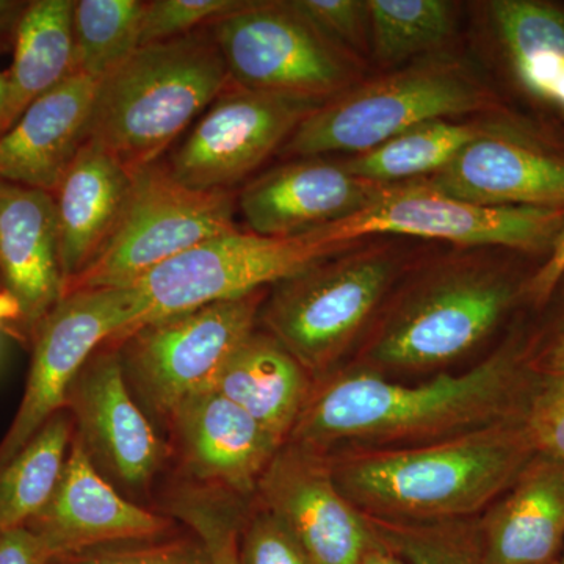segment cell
<instances>
[{
    "instance_id": "52a82bcc",
    "label": "cell",
    "mask_w": 564,
    "mask_h": 564,
    "mask_svg": "<svg viewBox=\"0 0 564 564\" xmlns=\"http://www.w3.org/2000/svg\"><path fill=\"white\" fill-rule=\"evenodd\" d=\"M231 191H198L174 180L161 161L133 173L128 206L96 261L66 293L124 288L162 263L217 237L239 231Z\"/></svg>"
},
{
    "instance_id": "2e32d148",
    "label": "cell",
    "mask_w": 564,
    "mask_h": 564,
    "mask_svg": "<svg viewBox=\"0 0 564 564\" xmlns=\"http://www.w3.org/2000/svg\"><path fill=\"white\" fill-rule=\"evenodd\" d=\"M256 499L288 527L311 564H359L375 541L366 516L337 488L328 458L306 448L282 445Z\"/></svg>"
},
{
    "instance_id": "ab89813d",
    "label": "cell",
    "mask_w": 564,
    "mask_h": 564,
    "mask_svg": "<svg viewBox=\"0 0 564 564\" xmlns=\"http://www.w3.org/2000/svg\"><path fill=\"white\" fill-rule=\"evenodd\" d=\"M46 544L28 527L0 533V564H51Z\"/></svg>"
},
{
    "instance_id": "7c38bea8",
    "label": "cell",
    "mask_w": 564,
    "mask_h": 564,
    "mask_svg": "<svg viewBox=\"0 0 564 564\" xmlns=\"http://www.w3.org/2000/svg\"><path fill=\"white\" fill-rule=\"evenodd\" d=\"M356 243H326L314 231L267 237L239 229L217 237L162 263L135 282L148 303L141 325L204 304L265 291L267 285L273 288Z\"/></svg>"
},
{
    "instance_id": "30bf717a",
    "label": "cell",
    "mask_w": 564,
    "mask_h": 564,
    "mask_svg": "<svg viewBox=\"0 0 564 564\" xmlns=\"http://www.w3.org/2000/svg\"><path fill=\"white\" fill-rule=\"evenodd\" d=\"M563 226L564 210L477 206L410 181L383 185L366 209L313 231L332 245L397 234L463 248H500L543 262Z\"/></svg>"
},
{
    "instance_id": "f6af8a7d",
    "label": "cell",
    "mask_w": 564,
    "mask_h": 564,
    "mask_svg": "<svg viewBox=\"0 0 564 564\" xmlns=\"http://www.w3.org/2000/svg\"><path fill=\"white\" fill-rule=\"evenodd\" d=\"M556 564H564V551H563L562 556H560L558 562H556Z\"/></svg>"
},
{
    "instance_id": "603a6c76",
    "label": "cell",
    "mask_w": 564,
    "mask_h": 564,
    "mask_svg": "<svg viewBox=\"0 0 564 564\" xmlns=\"http://www.w3.org/2000/svg\"><path fill=\"white\" fill-rule=\"evenodd\" d=\"M133 184L129 172L90 139L54 193L65 292L101 254L120 225Z\"/></svg>"
},
{
    "instance_id": "d6a6232c",
    "label": "cell",
    "mask_w": 564,
    "mask_h": 564,
    "mask_svg": "<svg viewBox=\"0 0 564 564\" xmlns=\"http://www.w3.org/2000/svg\"><path fill=\"white\" fill-rule=\"evenodd\" d=\"M51 564H214L196 534L170 532L154 538L118 541L57 556Z\"/></svg>"
},
{
    "instance_id": "f546056e",
    "label": "cell",
    "mask_w": 564,
    "mask_h": 564,
    "mask_svg": "<svg viewBox=\"0 0 564 564\" xmlns=\"http://www.w3.org/2000/svg\"><path fill=\"white\" fill-rule=\"evenodd\" d=\"M147 2L141 0H74L73 73L96 82L141 46V22Z\"/></svg>"
},
{
    "instance_id": "ac0fdd59",
    "label": "cell",
    "mask_w": 564,
    "mask_h": 564,
    "mask_svg": "<svg viewBox=\"0 0 564 564\" xmlns=\"http://www.w3.org/2000/svg\"><path fill=\"white\" fill-rule=\"evenodd\" d=\"M54 558L118 541L173 532L170 516L128 499L91 463L74 437L51 499L28 525Z\"/></svg>"
},
{
    "instance_id": "8d00e7d4",
    "label": "cell",
    "mask_w": 564,
    "mask_h": 564,
    "mask_svg": "<svg viewBox=\"0 0 564 564\" xmlns=\"http://www.w3.org/2000/svg\"><path fill=\"white\" fill-rule=\"evenodd\" d=\"M522 421L538 454L564 463V375L534 378Z\"/></svg>"
},
{
    "instance_id": "1f68e13d",
    "label": "cell",
    "mask_w": 564,
    "mask_h": 564,
    "mask_svg": "<svg viewBox=\"0 0 564 564\" xmlns=\"http://www.w3.org/2000/svg\"><path fill=\"white\" fill-rule=\"evenodd\" d=\"M169 516L184 522L209 549L214 564H239L243 502L225 494L181 488L169 499Z\"/></svg>"
},
{
    "instance_id": "4fadbf2b",
    "label": "cell",
    "mask_w": 564,
    "mask_h": 564,
    "mask_svg": "<svg viewBox=\"0 0 564 564\" xmlns=\"http://www.w3.org/2000/svg\"><path fill=\"white\" fill-rule=\"evenodd\" d=\"M325 102L248 90L229 82L166 166L187 187L232 192Z\"/></svg>"
},
{
    "instance_id": "ffe728a7",
    "label": "cell",
    "mask_w": 564,
    "mask_h": 564,
    "mask_svg": "<svg viewBox=\"0 0 564 564\" xmlns=\"http://www.w3.org/2000/svg\"><path fill=\"white\" fill-rule=\"evenodd\" d=\"M0 280L20 306L22 334H33L65 296L54 195L0 180Z\"/></svg>"
},
{
    "instance_id": "6da1fadb",
    "label": "cell",
    "mask_w": 564,
    "mask_h": 564,
    "mask_svg": "<svg viewBox=\"0 0 564 564\" xmlns=\"http://www.w3.org/2000/svg\"><path fill=\"white\" fill-rule=\"evenodd\" d=\"M524 329L474 369L403 384L366 367L333 370L313 391L285 443L321 455L432 444L521 415L536 375Z\"/></svg>"
},
{
    "instance_id": "44dd1931",
    "label": "cell",
    "mask_w": 564,
    "mask_h": 564,
    "mask_svg": "<svg viewBox=\"0 0 564 564\" xmlns=\"http://www.w3.org/2000/svg\"><path fill=\"white\" fill-rule=\"evenodd\" d=\"M99 82L73 73L0 135V180L54 195L88 139Z\"/></svg>"
},
{
    "instance_id": "5bb4252c",
    "label": "cell",
    "mask_w": 564,
    "mask_h": 564,
    "mask_svg": "<svg viewBox=\"0 0 564 564\" xmlns=\"http://www.w3.org/2000/svg\"><path fill=\"white\" fill-rule=\"evenodd\" d=\"M65 408L74 437L96 469L133 502L147 496L170 448L129 389L117 345L93 352L70 384Z\"/></svg>"
},
{
    "instance_id": "d590c367",
    "label": "cell",
    "mask_w": 564,
    "mask_h": 564,
    "mask_svg": "<svg viewBox=\"0 0 564 564\" xmlns=\"http://www.w3.org/2000/svg\"><path fill=\"white\" fill-rule=\"evenodd\" d=\"M243 519L239 534V564H311L288 527L262 505Z\"/></svg>"
},
{
    "instance_id": "5b68a950",
    "label": "cell",
    "mask_w": 564,
    "mask_h": 564,
    "mask_svg": "<svg viewBox=\"0 0 564 564\" xmlns=\"http://www.w3.org/2000/svg\"><path fill=\"white\" fill-rule=\"evenodd\" d=\"M473 113L516 117L469 63L443 52L328 99L296 128L280 154H359L423 122Z\"/></svg>"
},
{
    "instance_id": "83f0119b",
    "label": "cell",
    "mask_w": 564,
    "mask_h": 564,
    "mask_svg": "<svg viewBox=\"0 0 564 564\" xmlns=\"http://www.w3.org/2000/svg\"><path fill=\"white\" fill-rule=\"evenodd\" d=\"M73 434V421L63 408L0 467V533L28 525L43 510L65 467Z\"/></svg>"
},
{
    "instance_id": "cb8c5ba5",
    "label": "cell",
    "mask_w": 564,
    "mask_h": 564,
    "mask_svg": "<svg viewBox=\"0 0 564 564\" xmlns=\"http://www.w3.org/2000/svg\"><path fill=\"white\" fill-rule=\"evenodd\" d=\"M488 17L516 88L563 120L564 3L494 0Z\"/></svg>"
},
{
    "instance_id": "484cf974",
    "label": "cell",
    "mask_w": 564,
    "mask_h": 564,
    "mask_svg": "<svg viewBox=\"0 0 564 564\" xmlns=\"http://www.w3.org/2000/svg\"><path fill=\"white\" fill-rule=\"evenodd\" d=\"M73 11L74 0H35L22 11L14 29L0 135L9 132L36 99L73 74Z\"/></svg>"
},
{
    "instance_id": "7a4b0ae2",
    "label": "cell",
    "mask_w": 564,
    "mask_h": 564,
    "mask_svg": "<svg viewBox=\"0 0 564 564\" xmlns=\"http://www.w3.org/2000/svg\"><path fill=\"white\" fill-rule=\"evenodd\" d=\"M536 454L521 414L432 444L325 456L366 518L436 524L485 513Z\"/></svg>"
},
{
    "instance_id": "e0dca14e",
    "label": "cell",
    "mask_w": 564,
    "mask_h": 564,
    "mask_svg": "<svg viewBox=\"0 0 564 564\" xmlns=\"http://www.w3.org/2000/svg\"><path fill=\"white\" fill-rule=\"evenodd\" d=\"M188 486L236 499L256 497L284 443L215 389L193 393L165 422Z\"/></svg>"
},
{
    "instance_id": "d4e9b609",
    "label": "cell",
    "mask_w": 564,
    "mask_h": 564,
    "mask_svg": "<svg viewBox=\"0 0 564 564\" xmlns=\"http://www.w3.org/2000/svg\"><path fill=\"white\" fill-rule=\"evenodd\" d=\"M314 378L269 333L254 329L229 356L210 389L231 400L285 444Z\"/></svg>"
},
{
    "instance_id": "4316f807",
    "label": "cell",
    "mask_w": 564,
    "mask_h": 564,
    "mask_svg": "<svg viewBox=\"0 0 564 564\" xmlns=\"http://www.w3.org/2000/svg\"><path fill=\"white\" fill-rule=\"evenodd\" d=\"M500 121L489 124L452 120L423 122L378 144L373 150L340 159V162L352 176L375 184L392 185L422 180L443 170L466 144L491 131Z\"/></svg>"
},
{
    "instance_id": "ee69618b",
    "label": "cell",
    "mask_w": 564,
    "mask_h": 564,
    "mask_svg": "<svg viewBox=\"0 0 564 564\" xmlns=\"http://www.w3.org/2000/svg\"><path fill=\"white\" fill-rule=\"evenodd\" d=\"M7 90H9V85H7V77L0 74V111H2L3 106H6Z\"/></svg>"
},
{
    "instance_id": "60d3db41",
    "label": "cell",
    "mask_w": 564,
    "mask_h": 564,
    "mask_svg": "<svg viewBox=\"0 0 564 564\" xmlns=\"http://www.w3.org/2000/svg\"><path fill=\"white\" fill-rule=\"evenodd\" d=\"M359 564H408L404 562L402 556L393 552L391 547H388L383 541L378 540L375 534V541L367 549L366 554L362 555Z\"/></svg>"
},
{
    "instance_id": "b9f144b4",
    "label": "cell",
    "mask_w": 564,
    "mask_h": 564,
    "mask_svg": "<svg viewBox=\"0 0 564 564\" xmlns=\"http://www.w3.org/2000/svg\"><path fill=\"white\" fill-rule=\"evenodd\" d=\"M25 7L13 0H0V36L9 32L20 21Z\"/></svg>"
},
{
    "instance_id": "f35d334b",
    "label": "cell",
    "mask_w": 564,
    "mask_h": 564,
    "mask_svg": "<svg viewBox=\"0 0 564 564\" xmlns=\"http://www.w3.org/2000/svg\"><path fill=\"white\" fill-rule=\"evenodd\" d=\"M564 273V226L556 237L554 247L540 265L534 269L532 276L527 282L525 303L532 310L538 311L551 296L556 282Z\"/></svg>"
},
{
    "instance_id": "836d02e7",
    "label": "cell",
    "mask_w": 564,
    "mask_h": 564,
    "mask_svg": "<svg viewBox=\"0 0 564 564\" xmlns=\"http://www.w3.org/2000/svg\"><path fill=\"white\" fill-rule=\"evenodd\" d=\"M248 0H151L141 22V46L181 39L199 25L242 9Z\"/></svg>"
},
{
    "instance_id": "3957f363",
    "label": "cell",
    "mask_w": 564,
    "mask_h": 564,
    "mask_svg": "<svg viewBox=\"0 0 564 564\" xmlns=\"http://www.w3.org/2000/svg\"><path fill=\"white\" fill-rule=\"evenodd\" d=\"M533 272L485 251L430 263L375 323L361 367L383 375L451 366L485 344L525 303Z\"/></svg>"
},
{
    "instance_id": "9a60e30c",
    "label": "cell",
    "mask_w": 564,
    "mask_h": 564,
    "mask_svg": "<svg viewBox=\"0 0 564 564\" xmlns=\"http://www.w3.org/2000/svg\"><path fill=\"white\" fill-rule=\"evenodd\" d=\"M417 181L477 206L564 210V143L525 118L500 121Z\"/></svg>"
},
{
    "instance_id": "e575fe53",
    "label": "cell",
    "mask_w": 564,
    "mask_h": 564,
    "mask_svg": "<svg viewBox=\"0 0 564 564\" xmlns=\"http://www.w3.org/2000/svg\"><path fill=\"white\" fill-rule=\"evenodd\" d=\"M293 7L345 52L364 61L370 55L367 0H292Z\"/></svg>"
},
{
    "instance_id": "8fae6325",
    "label": "cell",
    "mask_w": 564,
    "mask_h": 564,
    "mask_svg": "<svg viewBox=\"0 0 564 564\" xmlns=\"http://www.w3.org/2000/svg\"><path fill=\"white\" fill-rule=\"evenodd\" d=\"M148 303L137 284L66 293L32 337V364L20 408L0 441V467L20 454L65 408L70 384L93 352L139 328Z\"/></svg>"
},
{
    "instance_id": "9c48e42d",
    "label": "cell",
    "mask_w": 564,
    "mask_h": 564,
    "mask_svg": "<svg viewBox=\"0 0 564 564\" xmlns=\"http://www.w3.org/2000/svg\"><path fill=\"white\" fill-rule=\"evenodd\" d=\"M229 82L328 101L361 80L362 62L333 43L292 0L251 2L212 22Z\"/></svg>"
},
{
    "instance_id": "8992f818",
    "label": "cell",
    "mask_w": 564,
    "mask_h": 564,
    "mask_svg": "<svg viewBox=\"0 0 564 564\" xmlns=\"http://www.w3.org/2000/svg\"><path fill=\"white\" fill-rule=\"evenodd\" d=\"M400 270L402 258L392 248L358 242L274 284L259 322L318 380L377 321Z\"/></svg>"
},
{
    "instance_id": "7bdbcfd3",
    "label": "cell",
    "mask_w": 564,
    "mask_h": 564,
    "mask_svg": "<svg viewBox=\"0 0 564 564\" xmlns=\"http://www.w3.org/2000/svg\"><path fill=\"white\" fill-rule=\"evenodd\" d=\"M20 318V306L14 302L13 296L6 291H0V323L18 322Z\"/></svg>"
},
{
    "instance_id": "7dc6e473",
    "label": "cell",
    "mask_w": 564,
    "mask_h": 564,
    "mask_svg": "<svg viewBox=\"0 0 564 564\" xmlns=\"http://www.w3.org/2000/svg\"><path fill=\"white\" fill-rule=\"evenodd\" d=\"M551 564H556V563H551Z\"/></svg>"
},
{
    "instance_id": "7402d4cb",
    "label": "cell",
    "mask_w": 564,
    "mask_h": 564,
    "mask_svg": "<svg viewBox=\"0 0 564 564\" xmlns=\"http://www.w3.org/2000/svg\"><path fill=\"white\" fill-rule=\"evenodd\" d=\"M477 521L484 564H551L564 551V463L536 454Z\"/></svg>"
},
{
    "instance_id": "bcb514c9",
    "label": "cell",
    "mask_w": 564,
    "mask_h": 564,
    "mask_svg": "<svg viewBox=\"0 0 564 564\" xmlns=\"http://www.w3.org/2000/svg\"><path fill=\"white\" fill-rule=\"evenodd\" d=\"M562 121L564 122V118H563V120H562Z\"/></svg>"
},
{
    "instance_id": "f1b7e54d",
    "label": "cell",
    "mask_w": 564,
    "mask_h": 564,
    "mask_svg": "<svg viewBox=\"0 0 564 564\" xmlns=\"http://www.w3.org/2000/svg\"><path fill=\"white\" fill-rule=\"evenodd\" d=\"M370 57L397 66L443 54L455 35L454 3L445 0H367Z\"/></svg>"
},
{
    "instance_id": "74e56055",
    "label": "cell",
    "mask_w": 564,
    "mask_h": 564,
    "mask_svg": "<svg viewBox=\"0 0 564 564\" xmlns=\"http://www.w3.org/2000/svg\"><path fill=\"white\" fill-rule=\"evenodd\" d=\"M538 313L540 322L525 332L527 367L536 377H560L564 375V273Z\"/></svg>"
},
{
    "instance_id": "ba28073f",
    "label": "cell",
    "mask_w": 564,
    "mask_h": 564,
    "mask_svg": "<svg viewBox=\"0 0 564 564\" xmlns=\"http://www.w3.org/2000/svg\"><path fill=\"white\" fill-rule=\"evenodd\" d=\"M267 291L204 304L144 323L117 345L141 410L169 421L185 399L207 391L229 356L256 329Z\"/></svg>"
},
{
    "instance_id": "277c9868",
    "label": "cell",
    "mask_w": 564,
    "mask_h": 564,
    "mask_svg": "<svg viewBox=\"0 0 564 564\" xmlns=\"http://www.w3.org/2000/svg\"><path fill=\"white\" fill-rule=\"evenodd\" d=\"M228 85L210 32L140 46L99 82L88 139L137 173L161 161Z\"/></svg>"
},
{
    "instance_id": "d6986e66",
    "label": "cell",
    "mask_w": 564,
    "mask_h": 564,
    "mask_svg": "<svg viewBox=\"0 0 564 564\" xmlns=\"http://www.w3.org/2000/svg\"><path fill=\"white\" fill-rule=\"evenodd\" d=\"M383 185L352 176L326 155L296 158L248 182L239 209L251 232L292 237L366 209Z\"/></svg>"
},
{
    "instance_id": "4dcf8cb0",
    "label": "cell",
    "mask_w": 564,
    "mask_h": 564,
    "mask_svg": "<svg viewBox=\"0 0 564 564\" xmlns=\"http://www.w3.org/2000/svg\"><path fill=\"white\" fill-rule=\"evenodd\" d=\"M475 519L436 524L367 521L378 540L408 564H484Z\"/></svg>"
}]
</instances>
